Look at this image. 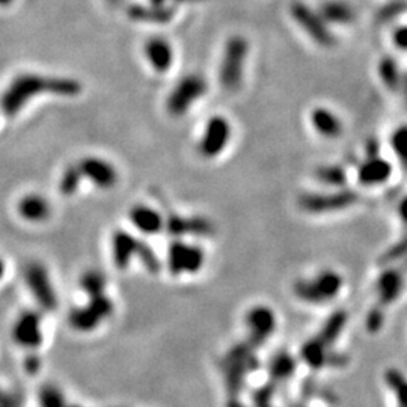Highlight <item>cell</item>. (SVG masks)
<instances>
[{"instance_id":"obj_1","label":"cell","mask_w":407,"mask_h":407,"mask_svg":"<svg viewBox=\"0 0 407 407\" xmlns=\"http://www.w3.org/2000/svg\"><path fill=\"white\" fill-rule=\"evenodd\" d=\"M79 92L80 83L73 79L26 73L17 76L0 95V109L6 116H15L22 112L24 104L35 99L38 94L73 97Z\"/></svg>"},{"instance_id":"obj_2","label":"cell","mask_w":407,"mask_h":407,"mask_svg":"<svg viewBox=\"0 0 407 407\" xmlns=\"http://www.w3.org/2000/svg\"><path fill=\"white\" fill-rule=\"evenodd\" d=\"M344 285L343 276L336 270H322L311 279H300L294 284V296L309 305H324L336 299Z\"/></svg>"},{"instance_id":"obj_3","label":"cell","mask_w":407,"mask_h":407,"mask_svg":"<svg viewBox=\"0 0 407 407\" xmlns=\"http://www.w3.org/2000/svg\"><path fill=\"white\" fill-rule=\"evenodd\" d=\"M255 348L249 343L237 344L232 347L222 361V371L227 385L229 400H238V395L243 390L246 376L257 366Z\"/></svg>"},{"instance_id":"obj_4","label":"cell","mask_w":407,"mask_h":407,"mask_svg":"<svg viewBox=\"0 0 407 407\" xmlns=\"http://www.w3.org/2000/svg\"><path fill=\"white\" fill-rule=\"evenodd\" d=\"M249 53V44L243 36H231L219 68L220 85L229 92L237 91L243 82L245 64Z\"/></svg>"},{"instance_id":"obj_5","label":"cell","mask_w":407,"mask_h":407,"mask_svg":"<svg viewBox=\"0 0 407 407\" xmlns=\"http://www.w3.org/2000/svg\"><path fill=\"white\" fill-rule=\"evenodd\" d=\"M357 199L356 192L345 189L334 193H305L299 198V207L309 215H326L350 208Z\"/></svg>"},{"instance_id":"obj_6","label":"cell","mask_w":407,"mask_h":407,"mask_svg":"<svg viewBox=\"0 0 407 407\" xmlns=\"http://www.w3.org/2000/svg\"><path fill=\"white\" fill-rule=\"evenodd\" d=\"M207 92V82L198 74H189L177 83L176 88L168 97L166 108L173 116H181L187 113L193 103H197L201 97Z\"/></svg>"},{"instance_id":"obj_7","label":"cell","mask_w":407,"mask_h":407,"mask_svg":"<svg viewBox=\"0 0 407 407\" xmlns=\"http://www.w3.org/2000/svg\"><path fill=\"white\" fill-rule=\"evenodd\" d=\"M24 280L38 305L45 309V311H53V309H56L57 296L55 287L47 269L41 263L32 261V263H29L24 267Z\"/></svg>"},{"instance_id":"obj_8","label":"cell","mask_w":407,"mask_h":407,"mask_svg":"<svg viewBox=\"0 0 407 407\" xmlns=\"http://www.w3.org/2000/svg\"><path fill=\"white\" fill-rule=\"evenodd\" d=\"M206 263L204 250L197 245H189L184 241H173L168 250V266L171 273L193 275L198 273Z\"/></svg>"},{"instance_id":"obj_9","label":"cell","mask_w":407,"mask_h":407,"mask_svg":"<svg viewBox=\"0 0 407 407\" xmlns=\"http://www.w3.org/2000/svg\"><path fill=\"white\" fill-rule=\"evenodd\" d=\"M245 322L249 332L248 343L254 348L263 345L275 334L278 326L275 311L266 305H257L250 308L246 314Z\"/></svg>"},{"instance_id":"obj_10","label":"cell","mask_w":407,"mask_h":407,"mask_svg":"<svg viewBox=\"0 0 407 407\" xmlns=\"http://www.w3.org/2000/svg\"><path fill=\"white\" fill-rule=\"evenodd\" d=\"M231 139V125L225 116H211L199 141V152L206 159H215L225 151Z\"/></svg>"},{"instance_id":"obj_11","label":"cell","mask_w":407,"mask_h":407,"mask_svg":"<svg viewBox=\"0 0 407 407\" xmlns=\"http://www.w3.org/2000/svg\"><path fill=\"white\" fill-rule=\"evenodd\" d=\"M292 17L297 22V24L304 29V31L313 38V40L320 45H332L334 35L329 31L324 20L317 13H314L311 8L296 2L290 8Z\"/></svg>"},{"instance_id":"obj_12","label":"cell","mask_w":407,"mask_h":407,"mask_svg":"<svg viewBox=\"0 0 407 407\" xmlns=\"http://www.w3.org/2000/svg\"><path fill=\"white\" fill-rule=\"evenodd\" d=\"M14 341L24 348H38L43 344L41 315L35 311H24L15 320L13 327Z\"/></svg>"},{"instance_id":"obj_13","label":"cell","mask_w":407,"mask_h":407,"mask_svg":"<svg viewBox=\"0 0 407 407\" xmlns=\"http://www.w3.org/2000/svg\"><path fill=\"white\" fill-rule=\"evenodd\" d=\"M404 290V273L400 269L390 267L383 270L376 279L377 304L380 308L391 306L401 296Z\"/></svg>"},{"instance_id":"obj_14","label":"cell","mask_w":407,"mask_h":407,"mask_svg":"<svg viewBox=\"0 0 407 407\" xmlns=\"http://www.w3.org/2000/svg\"><path fill=\"white\" fill-rule=\"evenodd\" d=\"M83 177L90 178L97 187L110 189L118 181V172L109 162L97 157H86L79 163Z\"/></svg>"},{"instance_id":"obj_15","label":"cell","mask_w":407,"mask_h":407,"mask_svg":"<svg viewBox=\"0 0 407 407\" xmlns=\"http://www.w3.org/2000/svg\"><path fill=\"white\" fill-rule=\"evenodd\" d=\"M391 176L392 164L379 156H370V159L365 160L357 169V180L366 187L380 186L390 180Z\"/></svg>"},{"instance_id":"obj_16","label":"cell","mask_w":407,"mask_h":407,"mask_svg":"<svg viewBox=\"0 0 407 407\" xmlns=\"http://www.w3.org/2000/svg\"><path fill=\"white\" fill-rule=\"evenodd\" d=\"M164 227L173 237L181 236H210L213 232V225L208 219L204 217H181L171 216Z\"/></svg>"},{"instance_id":"obj_17","label":"cell","mask_w":407,"mask_h":407,"mask_svg":"<svg viewBox=\"0 0 407 407\" xmlns=\"http://www.w3.org/2000/svg\"><path fill=\"white\" fill-rule=\"evenodd\" d=\"M141 240L134 238L127 231H115L112 237V258L120 270L129 267L133 257H136Z\"/></svg>"},{"instance_id":"obj_18","label":"cell","mask_w":407,"mask_h":407,"mask_svg":"<svg viewBox=\"0 0 407 407\" xmlns=\"http://www.w3.org/2000/svg\"><path fill=\"white\" fill-rule=\"evenodd\" d=\"M145 56L154 70L159 73H166L173 64V50L168 40L160 36H154L145 43Z\"/></svg>"},{"instance_id":"obj_19","label":"cell","mask_w":407,"mask_h":407,"mask_svg":"<svg viewBox=\"0 0 407 407\" xmlns=\"http://www.w3.org/2000/svg\"><path fill=\"white\" fill-rule=\"evenodd\" d=\"M332 356L334 352L320 341L317 336L308 339L302 345V350H300V357L313 370H322L324 366H331Z\"/></svg>"},{"instance_id":"obj_20","label":"cell","mask_w":407,"mask_h":407,"mask_svg":"<svg viewBox=\"0 0 407 407\" xmlns=\"http://www.w3.org/2000/svg\"><path fill=\"white\" fill-rule=\"evenodd\" d=\"M311 124L314 130L327 139H336L343 134V122L338 116L326 108H315L311 112Z\"/></svg>"},{"instance_id":"obj_21","label":"cell","mask_w":407,"mask_h":407,"mask_svg":"<svg viewBox=\"0 0 407 407\" xmlns=\"http://www.w3.org/2000/svg\"><path fill=\"white\" fill-rule=\"evenodd\" d=\"M130 220L143 234H157L164 227V220L160 213L147 206L133 207L130 211Z\"/></svg>"},{"instance_id":"obj_22","label":"cell","mask_w":407,"mask_h":407,"mask_svg":"<svg viewBox=\"0 0 407 407\" xmlns=\"http://www.w3.org/2000/svg\"><path fill=\"white\" fill-rule=\"evenodd\" d=\"M18 213L27 222H43L50 216V206L45 198L40 195H27L18 202Z\"/></svg>"},{"instance_id":"obj_23","label":"cell","mask_w":407,"mask_h":407,"mask_svg":"<svg viewBox=\"0 0 407 407\" xmlns=\"http://www.w3.org/2000/svg\"><path fill=\"white\" fill-rule=\"evenodd\" d=\"M347 313L343 311V309H339V311L334 313L331 317H329L323 327L320 329V332L315 335L320 341H322L326 347H329L332 350L334 344L338 341V338L341 336L344 327L347 324Z\"/></svg>"},{"instance_id":"obj_24","label":"cell","mask_w":407,"mask_h":407,"mask_svg":"<svg viewBox=\"0 0 407 407\" xmlns=\"http://www.w3.org/2000/svg\"><path fill=\"white\" fill-rule=\"evenodd\" d=\"M297 362L288 352H279L269 364V374L273 383L285 382L296 371Z\"/></svg>"},{"instance_id":"obj_25","label":"cell","mask_w":407,"mask_h":407,"mask_svg":"<svg viewBox=\"0 0 407 407\" xmlns=\"http://www.w3.org/2000/svg\"><path fill=\"white\" fill-rule=\"evenodd\" d=\"M68 320H70V324L79 332H92L103 322V318L90 305L73 309Z\"/></svg>"},{"instance_id":"obj_26","label":"cell","mask_w":407,"mask_h":407,"mask_svg":"<svg viewBox=\"0 0 407 407\" xmlns=\"http://www.w3.org/2000/svg\"><path fill=\"white\" fill-rule=\"evenodd\" d=\"M130 17L139 22H154V23H163L168 22L171 18V13L163 5H154L152 6H142L134 5L130 8Z\"/></svg>"},{"instance_id":"obj_27","label":"cell","mask_w":407,"mask_h":407,"mask_svg":"<svg viewBox=\"0 0 407 407\" xmlns=\"http://www.w3.org/2000/svg\"><path fill=\"white\" fill-rule=\"evenodd\" d=\"M322 15L329 22L334 23H348L352 22L353 18V11L350 6L343 3V2H335V0H331V2H326L322 6Z\"/></svg>"},{"instance_id":"obj_28","label":"cell","mask_w":407,"mask_h":407,"mask_svg":"<svg viewBox=\"0 0 407 407\" xmlns=\"http://www.w3.org/2000/svg\"><path fill=\"white\" fill-rule=\"evenodd\" d=\"M80 287L90 297L101 296L106 290V278L99 270H88L80 278Z\"/></svg>"},{"instance_id":"obj_29","label":"cell","mask_w":407,"mask_h":407,"mask_svg":"<svg viewBox=\"0 0 407 407\" xmlns=\"http://www.w3.org/2000/svg\"><path fill=\"white\" fill-rule=\"evenodd\" d=\"M387 386L391 387L397 403L400 407H407V379L397 370H387L385 374Z\"/></svg>"},{"instance_id":"obj_30","label":"cell","mask_w":407,"mask_h":407,"mask_svg":"<svg viewBox=\"0 0 407 407\" xmlns=\"http://www.w3.org/2000/svg\"><path fill=\"white\" fill-rule=\"evenodd\" d=\"M83 177V173L79 168V164H71V166H68L64 173H62V177H61V181H59V192H61V195L64 197H73L74 193L77 192V189H79L80 186V180Z\"/></svg>"},{"instance_id":"obj_31","label":"cell","mask_w":407,"mask_h":407,"mask_svg":"<svg viewBox=\"0 0 407 407\" xmlns=\"http://www.w3.org/2000/svg\"><path fill=\"white\" fill-rule=\"evenodd\" d=\"M391 145L397 159L407 171V125H401L391 136Z\"/></svg>"},{"instance_id":"obj_32","label":"cell","mask_w":407,"mask_h":407,"mask_svg":"<svg viewBox=\"0 0 407 407\" xmlns=\"http://www.w3.org/2000/svg\"><path fill=\"white\" fill-rule=\"evenodd\" d=\"M315 177L329 186H344L345 184V172L339 166H322L315 172Z\"/></svg>"},{"instance_id":"obj_33","label":"cell","mask_w":407,"mask_h":407,"mask_svg":"<svg viewBox=\"0 0 407 407\" xmlns=\"http://www.w3.org/2000/svg\"><path fill=\"white\" fill-rule=\"evenodd\" d=\"M41 407H65L64 395L55 385H44L40 391Z\"/></svg>"},{"instance_id":"obj_34","label":"cell","mask_w":407,"mask_h":407,"mask_svg":"<svg viewBox=\"0 0 407 407\" xmlns=\"http://www.w3.org/2000/svg\"><path fill=\"white\" fill-rule=\"evenodd\" d=\"M379 71L383 83L387 88L395 90L397 85H399V68L394 62L392 57H385V59L379 65Z\"/></svg>"},{"instance_id":"obj_35","label":"cell","mask_w":407,"mask_h":407,"mask_svg":"<svg viewBox=\"0 0 407 407\" xmlns=\"http://www.w3.org/2000/svg\"><path fill=\"white\" fill-rule=\"evenodd\" d=\"M136 257L141 259V263L143 264V267L147 269L148 271H151V273H157V271L160 270L159 258L156 257V254H154V250L148 245L142 243V241L139 243V249H138V254H136Z\"/></svg>"},{"instance_id":"obj_36","label":"cell","mask_w":407,"mask_h":407,"mask_svg":"<svg viewBox=\"0 0 407 407\" xmlns=\"http://www.w3.org/2000/svg\"><path fill=\"white\" fill-rule=\"evenodd\" d=\"M407 255V236H404L401 240L397 241L394 246L387 249L385 254L379 258L380 264H391L394 261H399L400 258Z\"/></svg>"},{"instance_id":"obj_37","label":"cell","mask_w":407,"mask_h":407,"mask_svg":"<svg viewBox=\"0 0 407 407\" xmlns=\"http://www.w3.org/2000/svg\"><path fill=\"white\" fill-rule=\"evenodd\" d=\"M385 322V313H383V308H380L379 305H376L370 313H368L366 318H365V326H366V331L370 334H377L382 329Z\"/></svg>"},{"instance_id":"obj_38","label":"cell","mask_w":407,"mask_h":407,"mask_svg":"<svg viewBox=\"0 0 407 407\" xmlns=\"http://www.w3.org/2000/svg\"><path fill=\"white\" fill-rule=\"evenodd\" d=\"M276 383L270 380V383L264 385L261 390H258L254 395L255 407H271V397H273Z\"/></svg>"},{"instance_id":"obj_39","label":"cell","mask_w":407,"mask_h":407,"mask_svg":"<svg viewBox=\"0 0 407 407\" xmlns=\"http://www.w3.org/2000/svg\"><path fill=\"white\" fill-rule=\"evenodd\" d=\"M394 43L397 47L400 48V50L407 52V26L399 27L394 32Z\"/></svg>"},{"instance_id":"obj_40","label":"cell","mask_w":407,"mask_h":407,"mask_svg":"<svg viewBox=\"0 0 407 407\" xmlns=\"http://www.w3.org/2000/svg\"><path fill=\"white\" fill-rule=\"evenodd\" d=\"M22 397L17 394H5L0 400V407H20Z\"/></svg>"},{"instance_id":"obj_41","label":"cell","mask_w":407,"mask_h":407,"mask_svg":"<svg viewBox=\"0 0 407 407\" xmlns=\"http://www.w3.org/2000/svg\"><path fill=\"white\" fill-rule=\"evenodd\" d=\"M41 368V359L40 357H36V356H29L27 359H26V370H27V373H31V374H34V373H36L38 370H40Z\"/></svg>"},{"instance_id":"obj_42","label":"cell","mask_w":407,"mask_h":407,"mask_svg":"<svg viewBox=\"0 0 407 407\" xmlns=\"http://www.w3.org/2000/svg\"><path fill=\"white\" fill-rule=\"evenodd\" d=\"M397 211H399V217L404 224V227H407V197L400 201L399 208H397Z\"/></svg>"},{"instance_id":"obj_43","label":"cell","mask_w":407,"mask_h":407,"mask_svg":"<svg viewBox=\"0 0 407 407\" xmlns=\"http://www.w3.org/2000/svg\"><path fill=\"white\" fill-rule=\"evenodd\" d=\"M3 275H5V263H3V259L0 258V279H2Z\"/></svg>"},{"instance_id":"obj_44","label":"cell","mask_w":407,"mask_h":407,"mask_svg":"<svg viewBox=\"0 0 407 407\" xmlns=\"http://www.w3.org/2000/svg\"><path fill=\"white\" fill-rule=\"evenodd\" d=\"M14 2V0H0V6H9Z\"/></svg>"},{"instance_id":"obj_45","label":"cell","mask_w":407,"mask_h":407,"mask_svg":"<svg viewBox=\"0 0 407 407\" xmlns=\"http://www.w3.org/2000/svg\"><path fill=\"white\" fill-rule=\"evenodd\" d=\"M108 2H109L110 5H113V6H116V5H120V3H122V0H108Z\"/></svg>"},{"instance_id":"obj_46","label":"cell","mask_w":407,"mask_h":407,"mask_svg":"<svg viewBox=\"0 0 407 407\" xmlns=\"http://www.w3.org/2000/svg\"><path fill=\"white\" fill-rule=\"evenodd\" d=\"M2 397H3V392H2V391H0V400H2Z\"/></svg>"},{"instance_id":"obj_47","label":"cell","mask_w":407,"mask_h":407,"mask_svg":"<svg viewBox=\"0 0 407 407\" xmlns=\"http://www.w3.org/2000/svg\"><path fill=\"white\" fill-rule=\"evenodd\" d=\"M71 407H77V406H71Z\"/></svg>"}]
</instances>
